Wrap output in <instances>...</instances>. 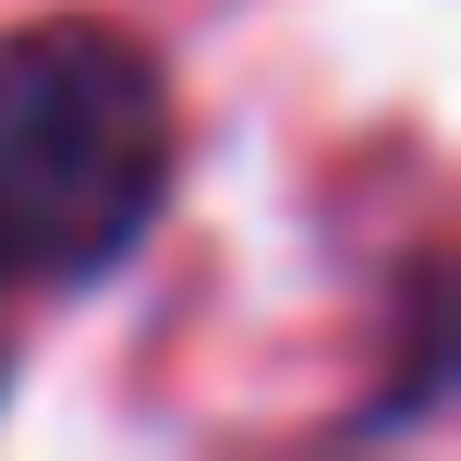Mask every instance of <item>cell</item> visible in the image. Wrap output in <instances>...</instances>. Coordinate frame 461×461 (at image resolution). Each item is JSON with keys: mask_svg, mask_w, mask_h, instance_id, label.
Segmentation results:
<instances>
[{"mask_svg": "<svg viewBox=\"0 0 461 461\" xmlns=\"http://www.w3.org/2000/svg\"><path fill=\"white\" fill-rule=\"evenodd\" d=\"M170 194V73L122 24L0 37V292L97 279Z\"/></svg>", "mask_w": 461, "mask_h": 461, "instance_id": "1", "label": "cell"}]
</instances>
